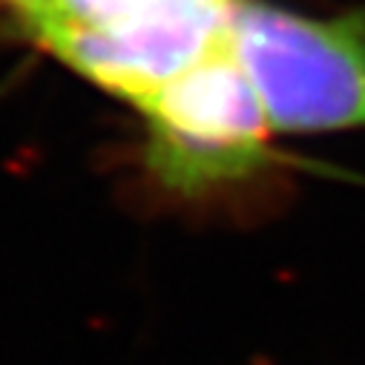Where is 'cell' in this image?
<instances>
[{"instance_id":"obj_3","label":"cell","mask_w":365,"mask_h":365,"mask_svg":"<svg viewBox=\"0 0 365 365\" xmlns=\"http://www.w3.org/2000/svg\"><path fill=\"white\" fill-rule=\"evenodd\" d=\"M55 0H0V9H6L15 21V26L24 32L29 24H35L41 15L52 9Z\"/></svg>"},{"instance_id":"obj_1","label":"cell","mask_w":365,"mask_h":365,"mask_svg":"<svg viewBox=\"0 0 365 365\" xmlns=\"http://www.w3.org/2000/svg\"><path fill=\"white\" fill-rule=\"evenodd\" d=\"M147 178L178 205H210L262 185L277 167L273 133L230 35L135 107Z\"/></svg>"},{"instance_id":"obj_2","label":"cell","mask_w":365,"mask_h":365,"mask_svg":"<svg viewBox=\"0 0 365 365\" xmlns=\"http://www.w3.org/2000/svg\"><path fill=\"white\" fill-rule=\"evenodd\" d=\"M233 49L277 135L365 130V9L314 18L239 0Z\"/></svg>"}]
</instances>
